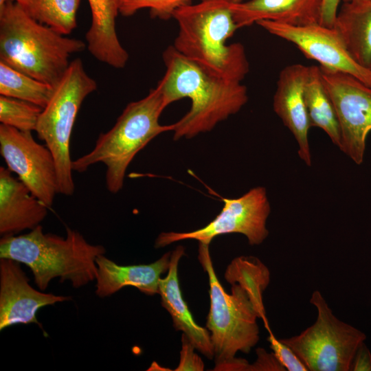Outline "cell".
I'll use <instances>...</instances> for the list:
<instances>
[{
    "label": "cell",
    "mask_w": 371,
    "mask_h": 371,
    "mask_svg": "<svg viewBox=\"0 0 371 371\" xmlns=\"http://www.w3.org/2000/svg\"><path fill=\"white\" fill-rule=\"evenodd\" d=\"M166 72L158 82L167 106L182 98L189 111L172 124L173 139H190L212 131L237 113L248 101L241 81L216 74L179 53L172 45L163 52Z\"/></svg>",
    "instance_id": "1"
},
{
    "label": "cell",
    "mask_w": 371,
    "mask_h": 371,
    "mask_svg": "<svg viewBox=\"0 0 371 371\" xmlns=\"http://www.w3.org/2000/svg\"><path fill=\"white\" fill-rule=\"evenodd\" d=\"M231 0H199L172 14L178 32L172 46L181 55L220 76L243 81L249 71L244 46L227 44L238 29Z\"/></svg>",
    "instance_id": "2"
},
{
    "label": "cell",
    "mask_w": 371,
    "mask_h": 371,
    "mask_svg": "<svg viewBox=\"0 0 371 371\" xmlns=\"http://www.w3.org/2000/svg\"><path fill=\"white\" fill-rule=\"evenodd\" d=\"M101 245L89 243L78 231L69 227L66 236L43 232L41 225L21 235L2 236L0 258H9L27 266L34 283L45 291L58 278L80 288L95 280L96 258L104 254Z\"/></svg>",
    "instance_id": "3"
},
{
    "label": "cell",
    "mask_w": 371,
    "mask_h": 371,
    "mask_svg": "<svg viewBox=\"0 0 371 371\" xmlns=\"http://www.w3.org/2000/svg\"><path fill=\"white\" fill-rule=\"evenodd\" d=\"M85 43L27 14L9 0L0 10V62L55 87Z\"/></svg>",
    "instance_id": "4"
},
{
    "label": "cell",
    "mask_w": 371,
    "mask_h": 371,
    "mask_svg": "<svg viewBox=\"0 0 371 371\" xmlns=\"http://www.w3.org/2000/svg\"><path fill=\"white\" fill-rule=\"evenodd\" d=\"M167 106L157 86L142 99L128 103L114 126L99 135L93 149L72 161L73 171L83 172L102 163L106 167V189L112 194L120 192L126 170L137 153L157 135L172 131V124L159 122Z\"/></svg>",
    "instance_id": "5"
},
{
    "label": "cell",
    "mask_w": 371,
    "mask_h": 371,
    "mask_svg": "<svg viewBox=\"0 0 371 371\" xmlns=\"http://www.w3.org/2000/svg\"><path fill=\"white\" fill-rule=\"evenodd\" d=\"M199 260L209 280L210 306L206 328L210 333L215 367L219 370L236 359L238 352L249 353L258 342L259 314L247 291L232 282L231 293L222 286L214 271L209 245L199 243Z\"/></svg>",
    "instance_id": "6"
},
{
    "label": "cell",
    "mask_w": 371,
    "mask_h": 371,
    "mask_svg": "<svg viewBox=\"0 0 371 371\" xmlns=\"http://www.w3.org/2000/svg\"><path fill=\"white\" fill-rule=\"evenodd\" d=\"M97 87L95 80L86 72L80 58L71 61L49 102L43 109L35 131L54 157L58 193L65 196L72 195L75 190L70 155L74 123L84 100Z\"/></svg>",
    "instance_id": "7"
},
{
    "label": "cell",
    "mask_w": 371,
    "mask_h": 371,
    "mask_svg": "<svg viewBox=\"0 0 371 371\" xmlns=\"http://www.w3.org/2000/svg\"><path fill=\"white\" fill-rule=\"evenodd\" d=\"M310 303L317 309L313 324L297 335L280 339L289 346L308 371H350L364 333L338 319L319 291Z\"/></svg>",
    "instance_id": "8"
},
{
    "label": "cell",
    "mask_w": 371,
    "mask_h": 371,
    "mask_svg": "<svg viewBox=\"0 0 371 371\" xmlns=\"http://www.w3.org/2000/svg\"><path fill=\"white\" fill-rule=\"evenodd\" d=\"M222 201L221 211L207 225L188 232H161L155 240V247L183 240L210 245L215 237L232 233L243 234L251 245H260L267 238L271 206L265 188L256 186L238 198H223Z\"/></svg>",
    "instance_id": "9"
},
{
    "label": "cell",
    "mask_w": 371,
    "mask_h": 371,
    "mask_svg": "<svg viewBox=\"0 0 371 371\" xmlns=\"http://www.w3.org/2000/svg\"><path fill=\"white\" fill-rule=\"evenodd\" d=\"M319 67L339 124V149L361 165L371 131V87L349 74Z\"/></svg>",
    "instance_id": "10"
},
{
    "label": "cell",
    "mask_w": 371,
    "mask_h": 371,
    "mask_svg": "<svg viewBox=\"0 0 371 371\" xmlns=\"http://www.w3.org/2000/svg\"><path fill=\"white\" fill-rule=\"evenodd\" d=\"M0 153L7 168L50 207L58 193L56 164L50 149L37 142L31 132L1 124Z\"/></svg>",
    "instance_id": "11"
},
{
    "label": "cell",
    "mask_w": 371,
    "mask_h": 371,
    "mask_svg": "<svg viewBox=\"0 0 371 371\" xmlns=\"http://www.w3.org/2000/svg\"><path fill=\"white\" fill-rule=\"evenodd\" d=\"M256 24L271 34L292 43L320 66L352 75L371 87V70L353 59L334 27L320 23L295 26L271 20H260Z\"/></svg>",
    "instance_id": "12"
},
{
    "label": "cell",
    "mask_w": 371,
    "mask_h": 371,
    "mask_svg": "<svg viewBox=\"0 0 371 371\" xmlns=\"http://www.w3.org/2000/svg\"><path fill=\"white\" fill-rule=\"evenodd\" d=\"M21 263L0 258V330L16 324H36L38 311L48 305L71 300L34 289Z\"/></svg>",
    "instance_id": "13"
},
{
    "label": "cell",
    "mask_w": 371,
    "mask_h": 371,
    "mask_svg": "<svg viewBox=\"0 0 371 371\" xmlns=\"http://www.w3.org/2000/svg\"><path fill=\"white\" fill-rule=\"evenodd\" d=\"M308 72L309 66L300 63L288 65L281 70L273 95V109L297 142L300 158L311 166V124L304 97Z\"/></svg>",
    "instance_id": "14"
},
{
    "label": "cell",
    "mask_w": 371,
    "mask_h": 371,
    "mask_svg": "<svg viewBox=\"0 0 371 371\" xmlns=\"http://www.w3.org/2000/svg\"><path fill=\"white\" fill-rule=\"evenodd\" d=\"M48 207L34 196L12 172L0 167V234L32 230L45 219Z\"/></svg>",
    "instance_id": "15"
},
{
    "label": "cell",
    "mask_w": 371,
    "mask_h": 371,
    "mask_svg": "<svg viewBox=\"0 0 371 371\" xmlns=\"http://www.w3.org/2000/svg\"><path fill=\"white\" fill-rule=\"evenodd\" d=\"M171 251L147 265H119L104 254L96 258L95 294L109 297L126 286H133L142 293L153 295L159 293L161 276L168 270Z\"/></svg>",
    "instance_id": "16"
},
{
    "label": "cell",
    "mask_w": 371,
    "mask_h": 371,
    "mask_svg": "<svg viewBox=\"0 0 371 371\" xmlns=\"http://www.w3.org/2000/svg\"><path fill=\"white\" fill-rule=\"evenodd\" d=\"M323 0H249L231 1L234 19L241 28L260 20L291 25L320 23Z\"/></svg>",
    "instance_id": "17"
},
{
    "label": "cell",
    "mask_w": 371,
    "mask_h": 371,
    "mask_svg": "<svg viewBox=\"0 0 371 371\" xmlns=\"http://www.w3.org/2000/svg\"><path fill=\"white\" fill-rule=\"evenodd\" d=\"M185 254V248L179 245L171 252L167 276L159 282V293L162 306L170 313L173 326L185 334L195 348L209 359L214 358L210 333L207 328L194 320L183 300L178 278L179 260Z\"/></svg>",
    "instance_id": "18"
},
{
    "label": "cell",
    "mask_w": 371,
    "mask_h": 371,
    "mask_svg": "<svg viewBox=\"0 0 371 371\" xmlns=\"http://www.w3.org/2000/svg\"><path fill=\"white\" fill-rule=\"evenodd\" d=\"M91 23L86 33L87 48L99 61L115 69L125 67L128 54L118 38L115 19L119 0H88Z\"/></svg>",
    "instance_id": "19"
},
{
    "label": "cell",
    "mask_w": 371,
    "mask_h": 371,
    "mask_svg": "<svg viewBox=\"0 0 371 371\" xmlns=\"http://www.w3.org/2000/svg\"><path fill=\"white\" fill-rule=\"evenodd\" d=\"M360 65L371 66V0L343 2L333 27Z\"/></svg>",
    "instance_id": "20"
},
{
    "label": "cell",
    "mask_w": 371,
    "mask_h": 371,
    "mask_svg": "<svg viewBox=\"0 0 371 371\" xmlns=\"http://www.w3.org/2000/svg\"><path fill=\"white\" fill-rule=\"evenodd\" d=\"M304 97L311 126L324 131L339 148V124L333 102L324 87L319 66H309Z\"/></svg>",
    "instance_id": "21"
},
{
    "label": "cell",
    "mask_w": 371,
    "mask_h": 371,
    "mask_svg": "<svg viewBox=\"0 0 371 371\" xmlns=\"http://www.w3.org/2000/svg\"><path fill=\"white\" fill-rule=\"evenodd\" d=\"M225 278L229 283H238L247 291L265 328L269 329L262 300V294L270 282L267 267L254 256L237 257L228 265Z\"/></svg>",
    "instance_id": "22"
},
{
    "label": "cell",
    "mask_w": 371,
    "mask_h": 371,
    "mask_svg": "<svg viewBox=\"0 0 371 371\" xmlns=\"http://www.w3.org/2000/svg\"><path fill=\"white\" fill-rule=\"evenodd\" d=\"M34 20L68 35L76 27L80 0H11Z\"/></svg>",
    "instance_id": "23"
},
{
    "label": "cell",
    "mask_w": 371,
    "mask_h": 371,
    "mask_svg": "<svg viewBox=\"0 0 371 371\" xmlns=\"http://www.w3.org/2000/svg\"><path fill=\"white\" fill-rule=\"evenodd\" d=\"M54 87L0 62V94L24 100L41 108L49 102Z\"/></svg>",
    "instance_id": "24"
},
{
    "label": "cell",
    "mask_w": 371,
    "mask_h": 371,
    "mask_svg": "<svg viewBox=\"0 0 371 371\" xmlns=\"http://www.w3.org/2000/svg\"><path fill=\"white\" fill-rule=\"evenodd\" d=\"M43 108L16 98L0 95L1 124L23 132L35 131Z\"/></svg>",
    "instance_id": "25"
},
{
    "label": "cell",
    "mask_w": 371,
    "mask_h": 371,
    "mask_svg": "<svg viewBox=\"0 0 371 371\" xmlns=\"http://www.w3.org/2000/svg\"><path fill=\"white\" fill-rule=\"evenodd\" d=\"M192 0H119V12L131 16L138 10L148 8L152 16L161 19L172 17L179 8L191 3Z\"/></svg>",
    "instance_id": "26"
},
{
    "label": "cell",
    "mask_w": 371,
    "mask_h": 371,
    "mask_svg": "<svg viewBox=\"0 0 371 371\" xmlns=\"http://www.w3.org/2000/svg\"><path fill=\"white\" fill-rule=\"evenodd\" d=\"M267 340L273 354L287 371H308L306 366L294 351L280 339H278L271 330L268 331Z\"/></svg>",
    "instance_id": "27"
},
{
    "label": "cell",
    "mask_w": 371,
    "mask_h": 371,
    "mask_svg": "<svg viewBox=\"0 0 371 371\" xmlns=\"http://www.w3.org/2000/svg\"><path fill=\"white\" fill-rule=\"evenodd\" d=\"M195 349L188 337L183 333L180 359L178 366L175 369V371H202L204 370L203 361L194 352Z\"/></svg>",
    "instance_id": "28"
},
{
    "label": "cell",
    "mask_w": 371,
    "mask_h": 371,
    "mask_svg": "<svg viewBox=\"0 0 371 371\" xmlns=\"http://www.w3.org/2000/svg\"><path fill=\"white\" fill-rule=\"evenodd\" d=\"M257 359L249 366V370L284 371V368L277 360L274 355L267 353L265 349H257Z\"/></svg>",
    "instance_id": "29"
},
{
    "label": "cell",
    "mask_w": 371,
    "mask_h": 371,
    "mask_svg": "<svg viewBox=\"0 0 371 371\" xmlns=\"http://www.w3.org/2000/svg\"><path fill=\"white\" fill-rule=\"evenodd\" d=\"M350 370L371 371V352L364 341L359 346L352 359Z\"/></svg>",
    "instance_id": "30"
},
{
    "label": "cell",
    "mask_w": 371,
    "mask_h": 371,
    "mask_svg": "<svg viewBox=\"0 0 371 371\" xmlns=\"http://www.w3.org/2000/svg\"><path fill=\"white\" fill-rule=\"evenodd\" d=\"M341 0H323L320 24L333 27Z\"/></svg>",
    "instance_id": "31"
},
{
    "label": "cell",
    "mask_w": 371,
    "mask_h": 371,
    "mask_svg": "<svg viewBox=\"0 0 371 371\" xmlns=\"http://www.w3.org/2000/svg\"><path fill=\"white\" fill-rule=\"evenodd\" d=\"M343 2H350V1H360V0H341Z\"/></svg>",
    "instance_id": "32"
},
{
    "label": "cell",
    "mask_w": 371,
    "mask_h": 371,
    "mask_svg": "<svg viewBox=\"0 0 371 371\" xmlns=\"http://www.w3.org/2000/svg\"><path fill=\"white\" fill-rule=\"evenodd\" d=\"M231 1H233V2H240L243 0H231Z\"/></svg>",
    "instance_id": "33"
},
{
    "label": "cell",
    "mask_w": 371,
    "mask_h": 371,
    "mask_svg": "<svg viewBox=\"0 0 371 371\" xmlns=\"http://www.w3.org/2000/svg\"><path fill=\"white\" fill-rule=\"evenodd\" d=\"M370 69L371 70V66H370Z\"/></svg>",
    "instance_id": "34"
}]
</instances>
